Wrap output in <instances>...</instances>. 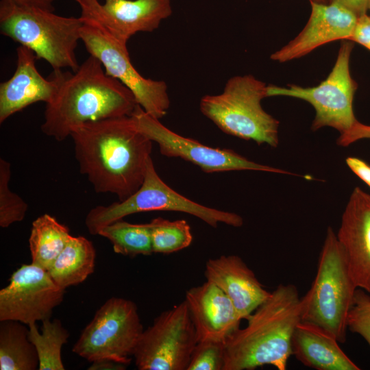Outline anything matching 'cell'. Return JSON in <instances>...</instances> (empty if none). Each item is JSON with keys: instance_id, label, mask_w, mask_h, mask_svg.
<instances>
[{"instance_id": "obj_1", "label": "cell", "mask_w": 370, "mask_h": 370, "mask_svg": "<svg viewBox=\"0 0 370 370\" xmlns=\"http://www.w3.org/2000/svg\"><path fill=\"white\" fill-rule=\"evenodd\" d=\"M70 136L79 171L96 193H112L122 201L141 186L153 142L131 115L84 123Z\"/></svg>"}, {"instance_id": "obj_2", "label": "cell", "mask_w": 370, "mask_h": 370, "mask_svg": "<svg viewBox=\"0 0 370 370\" xmlns=\"http://www.w3.org/2000/svg\"><path fill=\"white\" fill-rule=\"evenodd\" d=\"M301 314L302 301L296 286L279 284L245 319L247 325L226 338L223 370H253L264 365L286 370Z\"/></svg>"}, {"instance_id": "obj_3", "label": "cell", "mask_w": 370, "mask_h": 370, "mask_svg": "<svg viewBox=\"0 0 370 370\" xmlns=\"http://www.w3.org/2000/svg\"><path fill=\"white\" fill-rule=\"evenodd\" d=\"M138 105L132 92L90 56L75 72H69L54 99L46 103L41 131L62 141L84 123L130 116Z\"/></svg>"}, {"instance_id": "obj_4", "label": "cell", "mask_w": 370, "mask_h": 370, "mask_svg": "<svg viewBox=\"0 0 370 370\" xmlns=\"http://www.w3.org/2000/svg\"><path fill=\"white\" fill-rule=\"evenodd\" d=\"M82 25L80 16H62L5 0L0 2L1 34L31 49L37 60H45L53 70L78 69L75 50Z\"/></svg>"}, {"instance_id": "obj_5", "label": "cell", "mask_w": 370, "mask_h": 370, "mask_svg": "<svg viewBox=\"0 0 370 370\" xmlns=\"http://www.w3.org/2000/svg\"><path fill=\"white\" fill-rule=\"evenodd\" d=\"M357 288L336 234L328 227L314 279L301 297V320L318 325L345 343Z\"/></svg>"}, {"instance_id": "obj_6", "label": "cell", "mask_w": 370, "mask_h": 370, "mask_svg": "<svg viewBox=\"0 0 370 370\" xmlns=\"http://www.w3.org/2000/svg\"><path fill=\"white\" fill-rule=\"evenodd\" d=\"M267 90L265 83L252 75L234 76L221 94L204 96L199 108L224 133L276 147L280 123L261 106Z\"/></svg>"}, {"instance_id": "obj_7", "label": "cell", "mask_w": 370, "mask_h": 370, "mask_svg": "<svg viewBox=\"0 0 370 370\" xmlns=\"http://www.w3.org/2000/svg\"><path fill=\"white\" fill-rule=\"evenodd\" d=\"M156 210L186 213L212 227L219 223L232 227L243 224V218L236 213L203 206L172 189L158 175L151 157L138 190L124 200L92 208L86 216L85 225L90 234L97 235L101 228L126 216Z\"/></svg>"}, {"instance_id": "obj_8", "label": "cell", "mask_w": 370, "mask_h": 370, "mask_svg": "<svg viewBox=\"0 0 370 370\" xmlns=\"http://www.w3.org/2000/svg\"><path fill=\"white\" fill-rule=\"evenodd\" d=\"M143 330L136 304L112 297L97 310L72 351L90 362L110 360L126 365Z\"/></svg>"}, {"instance_id": "obj_9", "label": "cell", "mask_w": 370, "mask_h": 370, "mask_svg": "<svg viewBox=\"0 0 370 370\" xmlns=\"http://www.w3.org/2000/svg\"><path fill=\"white\" fill-rule=\"evenodd\" d=\"M81 40L90 56L98 59L106 73L134 94L138 104L149 114L161 119L170 106L167 86L164 81L143 77L132 65L126 44L117 38L97 19L84 15Z\"/></svg>"}, {"instance_id": "obj_10", "label": "cell", "mask_w": 370, "mask_h": 370, "mask_svg": "<svg viewBox=\"0 0 370 370\" xmlns=\"http://www.w3.org/2000/svg\"><path fill=\"white\" fill-rule=\"evenodd\" d=\"M353 47L352 41L343 40L331 72L319 85L312 87L269 85L267 97L286 96L306 101L315 110L312 130L328 126L338 130L340 134L344 133L357 121L353 111V99L358 84L349 71Z\"/></svg>"}, {"instance_id": "obj_11", "label": "cell", "mask_w": 370, "mask_h": 370, "mask_svg": "<svg viewBox=\"0 0 370 370\" xmlns=\"http://www.w3.org/2000/svg\"><path fill=\"white\" fill-rule=\"evenodd\" d=\"M198 341L185 299L144 330L133 356L139 370H187Z\"/></svg>"}, {"instance_id": "obj_12", "label": "cell", "mask_w": 370, "mask_h": 370, "mask_svg": "<svg viewBox=\"0 0 370 370\" xmlns=\"http://www.w3.org/2000/svg\"><path fill=\"white\" fill-rule=\"evenodd\" d=\"M131 116L138 129L158 145L162 155L183 159L199 166L205 173L252 170L293 174L281 169L251 161L232 149L209 147L196 140L182 136L167 128L160 119L147 113L139 105Z\"/></svg>"}, {"instance_id": "obj_13", "label": "cell", "mask_w": 370, "mask_h": 370, "mask_svg": "<svg viewBox=\"0 0 370 370\" xmlns=\"http://www.w3.org/2000/svg\"><path fill=\"white\" fill-rule=\"evenodd\" d=\"M64 293L65 289L47 270L32 263L22 264L0 290V321H17L28 325L51 319Z\"/></svg>"}, {"instance_id": "obj_14", "label": "cell", "mask_w": 370, "mask_h": 370, "mask_svg": "<svg viewBox=\"0 0 370 370\" xmlns=\"http://www.w3.org/2000/svg\"><path fill=\"white\" fill-rule=\"evenodd\" d=\"M16 56L14 74L0 84V123L33 103L51 102L69 72L53 70L46 79L38 72L37 59L31 49L20 45Z\"/></svg>"}, {"instance_id": "obj_15", "label": "cell", "mask_w": 370, "mask_h": 370, "mask_svg": "<svg viewBox=\"0 0 370 370\" xmlns=\"http://www.w3.org/2000/svg\"><path fill=\"white\" fill-rule=\"evenodd\" d=\"M81 15L102 23L117 38L127 42L137 32H151L172 13L170 0H75Z\"/></svg>"}, {"instance_id": "obj_16", "label": "cell", "mask_w": 370, "mask_h": 370, "mask_svg": "<svg viewBox=\"0 0 370 370\" xmlns=\"http://www.w3.org/2000/svg\"><path fill=\"white\" fill-rule=\"evenodd\" d=\"M309 19L300 33L270 58L280 63L301 58L316 48L338 40H348L358 16L344 6L310 2Z\"/></svg>"}, {"instance_id": "obj_17", "label": "cell", "mask_w": 370, "mask_h": 370, "mask_svg": "<svg viewBox=\"0 0 370 370\" xmlns=\"http://www.w3.org/2000/svg\"><path fill=\"white\" fill-rule=\"evenodd\" d=\"M336 237L356 286L370 293V195L359 187L350 195Z\"/></svg>"}, {"instance_id": "obj_18", "label": "cell", "mask_w": 370, "mask_h": 370, "mask_svg": "<svg viewBox=\"0 0 370 370\" xmlns=\"http://www.w3.org/2000/svg\"><path fill=\"white\" fill-rule=\"evenodd\" d=\"M185 301L193 322L197 341L225 342L239 328L241 317L228 296L207 281L186 292Z\"/></svg>"}, {"instance_id": "obj_19", "label": "cell", "mask_w": 370, "mask_h": 370, "mask_svg": "<svg viewBox=\"0 0 370 370\" xmlns=\"http://www.w3.org/2000/svg\"><path fill=\"white\" fill-rule=\"evenodd\" d=\"M207 281L220 288L231 299L242 319H245L271 295L254 271L236 255H223L206 262Z\"/></svg>"}, {"instance_id": "obj_20", "label": "cell", "mask_w": 370, "mask_h": 370, "mask_svg": "<svg viewBox=\"0 0 370 370\" xmlns=\"http://www.w3.org/2000/svg\"><path fill=\"white\" fill-rule=\"evenodd\" d=\"M338 343L326 330L301 320L293 335L292 352L304 365L317 370H360Z\"/></svg>"}, {"instance_id": "obj_21", "label": "cell", "mask_w": 370, "mask_h": 370, "mask_svg": "<svg viewBox=\"0 0 370 370\" xmlns=\"http://www.w3.org/2000/svg\"><path fill=\"white\" fill-rule=\"evenodd\" d=\"M95 258L91 241L82 236H71L47 271L58 285L66 289L83 282L94 272Z\"/></svg>"}, {"instance_id": "obj_22", "label": "cell", "mask_w": 370, "mask_h": 370, "mask_svg": "<svg viewBox=\"0 0 370 370\" xmlns=\"http://www.w3.org/2000/svg\"><path fill=\"white\" fill-rule=\"evenodd\" d=\"M39 358L29 328L17 321H0V369L36 370Z\"/></svg>"}, {"instance_id": "obj_23", "label": "cell", "mask_w": 370, "mask_h": 370, "mask_svg": "<svg viewBox=\"0 0 370 370\" xmlns=\"http://www.w3.org/2000/svg\"><path fill=\"white\" fill-rule=\"evenodd\" d=\"M72 235L69 229L48 214L36 219L29 238L32 263L49 270Z\"/></svg>"}, {"instance_id": "obj_24", "label": "cell", "mask_w": 370, "mask_h": 370, "mask_svg": "<svg viewBox=\"0 0 370 370\" xmlns=\"http://www.w3.org/2000/svg\"><path fill=\"white\" fill-rule=\"evenodd\" d=\"M41 332L36 323L29 324V338L39 358V370H64L62 348L68 341L69 332L58 319L42 321Z\"/></svg>"}, {"instance_id": "obj_25", "label": "cell", "mask_w": 370, "mask_h": 370, "mask_svg": "<svg viewBox=\"0 0 370 370\" xmlns=\"http://www.w3.org/2000/svg\"><path fill=\"white\" fill-rule=\"evenodd\" d=\"M97 235L108 239L116 254L135 257L153 253L149 223L136 224L121 219L101 228Z\"/></svg>"}, {"instance_id": "obj_26", "label": "cell", "mask_w": 370, "mask_h": 370, "mask_svg": "<svg viewBox=\"0 0 370 370\" xmlns=\"http://www.w3.org/2000/svg\"><path fill=\"white\" fill-rule=\"evenodd\" d=\"M149 224L153 253H174L188 247L192 243L190 227L184 219L170 221L157 217Z\"/></svg>"}, {"instance_id": "obj_27", "label": "cell", "mask_w": 370, "mask_h": 370, "mask_svg": "<svg viewBox=\"0 0 370 370\" xmlns=\"http://www.w3.org/2000/svg\"><path fill=\"white\" fill-rule=\"evenodd\" d=\"M11 176L10 164L0 158V226L3 228L24 219L28 206L9 186Z\"/></svg>"}, {"instance_id": "obj_28", "label": "cell", "mask_w": 370, "mask_h": 370, "mask_svg": "<svg viewBox=\"0 0 370 370\" xmlns=\"http://www.w3.org/2000/svg\"><path fill=\"white\" fill-rule=\"evenodd\" d=\"M224 350L222 341L198 342L187 370H223Z\"/></svg>"}, {"instance_id": "obj_29", "label": "cell", "mask_w": 370, "mask_h": 370, "mask_svg": "<svg viewBox=\"0 0 370 370\" xmlns=\"http://www.w3.org/2000/svg\"><path fill=\"white\" fill-rule=\"evenodd\" d=\"M347 330L361 336L370 347V296L359 288L349 312Z\"/></svg>"}, {"instance_id": "obj_30", "label": "cell", "mask_w": 370, "mask_h": 370, "mask_svg": "<svg viewBox=\"0 0 370 370\" xmlns=\"http://www.w3.org/2000/svg\"><path fill=\"white\" fill-rule=\"evenodd\" d=\"M365 138H370V125L361 123L357 120L348 130L340 134L337 143L340 146L347 147Z\"/></svg>"}, {"instance_id": "obj_31", "label": "cell", "mask_w": 370, "mask_h": 370, "mask_svg": "<svg viewBox=\"0 0 370 370\" xmlns=\"http://www.w3.org/2000/svg\"><path fill=\"white\" fill-rule=\"evenodd\" d=\"M348 40L358 42L370 50V16L358 17L353 33Z\"/></svg>"}, {"instance_id": "obj_32", "label": "cell", "mask_w": 370, "mask_h": 370, "mask_svg": "<svg viewBox=\"0 0 370 370\" xmlns=\"http://www.w3.org/2000/svg\"><path fill=\"white\" fill-rule=\"evenodd\" d=\"M346 163L349 168L370 187V165L355 157H348Z\"/></svg>"}, {"instance_id": "obj_33", "label": "cell", "mask_w": 370, "mask_h": 370, "mask_svg": "<svg viewBox=\"0 0 370 370\" xmlns=\"http://www.w3.org/2000/svg\"><path fill=\"white\" fill-rule=\"evenodd\" d=\"M330 3H334L344 6L358 17L367 14L368 10L367 0H330Z\"/></svg>"}, {"instance_id": "obj_34", "label": "cell", "mask_w": 370, "mask_h": 370, "mask_svg": "<svg viewBox=\"0 0 370 370\" xmlns=\"http://www.w3.org/2000/svg\"><path fill=\"white\" fill-rule=\"evenodd\" d=\"M18 5L34 7L49 11H54L53 3L56 0H5Z\"/></svg>"}, {"instance_id": "obj_35", "label": "cell", "mask_w": 370, "mask_h": 370, "mask_svg": "<svg viewBox=\"0 0 370 370\" xmlns=\"http://www.w3.org/2000/svg\"><path fill=\"white\" fill-rule=\"evenodd\" d=\"M92 365L88 369L90 370H109V369H124L125 365L118 363L110 360H101L91 362Z\"/></svg>"}, {"instance_id": "obj_36", "label": "cell", "mask_w": 370, "mask_h": 370, "mask_svg": "<svg viewBox=\"0 0 370 370\" xmlns=\"http://www.w3.org/2000/svg\"><path fill=\"white\" fill-rule=\"evenodd\" d=\"M310 2L318 3H328L330 0H309Z\"/></svg>"}, {"instance_id": "obj_37", "label": "cell", "mask_w": 370, "mask_h": 370, "mask_svg": "<svg viewBox=\"0 0 370 370\" xmlns=\"http://www.w3.org/2000/svg\"><path fill=\"white\" fill-rule=\"evenodd\" d=\"M367 8L370 12V0H367Z\"/></svg>"}]
</instances>
